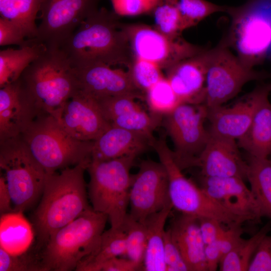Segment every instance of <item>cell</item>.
<instances>
[{"mask_svg": "<svg viewBox=\"0 0 271 271\" xmlns=\"http://www.w3.org/2000/svg\"><path fill=\"white\" fill-rule=\"evenodd\" d=\"M90 163L47 174L41 201L32 217L36 239L34 253L39 252L57 230L91 207L84 176Z\"/></svg>", "mask_w": 271, "mask_h": 271, "instance_id": "cell-1", "label": "cell"}, {"mask_svg": "<svg viewBox=\"0 0 271 271\" xmlns=\"http://www.w3.org/2000/svg\"><path fill=\"white\" fill-rule=\"evenodd\" d=\"M114 12L102 8L86 19L61 49L73 67L92 62L128 67L133 58L123 26Z\"/></svg>", "mask_w": 271, "mask_h": 271, "instance_id": "cell-2", "label": "cell"}, {"mask_svg": "<svg viewBox=\"0 0 271 271\" xmlns=\"http://www.w3.org/2000/svg\"><path fill=\"white\" fill-rule=\"evenodd\" d=\"M39 115L56 118L65 102L78 90L71 61L61 49H46L19 78Z\"/></svg>", "mask_w": 271, "mask_h": 271, "instance_id": "cell-3", "label": "cell"}, {"mask_svg": "<svg viewBox=\"0 0 271 271\" xmlns=\"http://www.w3.org/2000/svg\"><path fill=\"white\" fill-rule=\"evenodd\" d=\"M108 216L91 206L57 230L37 253L39 271H71L97 248Z\"/></svg>", "mask_w": 271, "mask_h": 271, "instance_id": "cell-4", "label": "cell"}, {"mask_svg": "<svg viewBox=\"0 0 271 271\" xmlns=\"http://www.w3.org/2000/svg\"><path fill=\"white\" fill-rule=\"evenodd\" d=\"M20 137L47 174L91 161L93 142L75 139L50 115L37 116Z\"/></svg>", "mask_w": 271, "mask_h": 271, "instance_id": "cell-5", "label": "cell"}, {"mask_svg": "<svg viewBox=\"0 0 271 271\" xmlns=\"http://www.w3.org/2000/svg\"><path fill=\"white\" fill-rule=\"evenodd\" d=\"M152 146L166 170L170 198L173 208L198 218L215 219L228 227L242 225L246 222H254L251 217L223 206L186 178L175 161L165 136L155 140Z\"/></svg>", "mask_w": 271, "mask_h": 271, "instance_id": "cell-6", "label": "cell"}, {"mask_svg": "<svg viewBox=\"0 0 271 271\" xmlns=\"http://www.w3.org/2000/svg\"><path fill=\"white\" fill-rule=\"evenodd\" d=\"M137 156L130 155L106 161L91 160L87 167L91 206L108 216L111 227H121L128 213L132 179L130 171Z\"/></svg>", "mask_w": 271, "mask_h": 271, "instance_id": "cell-7", "label": "cell"}, {"mask_svg": "<svg viewBox=\"0 0 271 271\" xmlns=\"http://www.w3.org/2000/svg\"><path fill=\"white\" fill-rule=\"evenodd\" d=\"M270 8L271 0H247L239 7H228L231 24L224 41L247 67L261 64L271 45Z\"/></svg>", "mask_w": 271, "mask_h": 271, "instance_id": "cell-8", "label": "cell"}, {"mask_svg": "<svg viewBox=\"0 0 271 271\" xmlns=\"http://www.w3.org/2000/svg\"><path fill=\"white\" fill-rule=\"evenodd\" d=\"M0 169L14 211L24 212L42 196L47 173L20 137L0 142Z\"/></svg>", "mask_w": 271, "mask_h": 271, "instance_id": "cell-9", "label": "cell"}, {"mask_svg": "<svg viewBox=\"0 0 271 271\" xmlns=\"http://www.w3.org/2000/svg\"><path fill=\"white\" fill-rule=\"evenodd\" d=\"M244 65L223 41L209 49L205 94L207 110L222 105L237 95L247 83L266 77Z\"/></svg>", "mask_w": 271, "mask_h": 271, "instance_id": "cell-10", "label": "cell"}, {"mask_svg": "<svg viewBox=\"0 0 271 271\" xmlns=\"http://www.w3.org/2000/svg\"><path fill=\"white\" fill-rule=\"evenodd\" d=\"M208 110L203 104L181 103L164 117V125L173 143L175 161L183 170L196 166L210 138L204 121Z\"/></svg>", "mask_w": 271, "mask_h": 271, "instance_id": "cell-11", "label": "cell"}, {"mask_svg": "<svg viewBox=\"0 0 271 271\" xmlns=\"http://www.w3.org/2000/svg\"><path fill=\"white\" fill-rule=\"evenodd\" d=\"M100 0H42L34 43L60 49L80 25L96 12Z\"/></svg>", "mask_w": 271, "mask_h": 271, "instance_id": "cell-12", "label": "cell"}, {"mask_svg": "<svg viewBox=\"0 0 271 271\" xmlns=\"http://www.w3.org/2000/svg\"><path fill=\"white\" fill-rule=\"evenodd\" d=\"M123 28L133 58L154 63L162 69L166 70L205 49L181 36L172 38L146 25L130 24Z\"/></svg>", "mask_w": 271, "mask_h": 271, "instance_id": "cell-13", "label": "cell"}, {"mask_svg": "<svg viewBox=\"0 0 271 271\" xmlns=\"http://www.w3.org/2000/svg\"><path fill=\"white\" fill-rule=\"evenodd\" d=\"M170 203L168 177L165 167L160 162L143 161L137 173L132 175L129 215L144 223L150 215Z\"/></svg>", "mask_w": 271, "mask_h": 271, "instance_id": "cell-14", "label": "cell"}, {"mask_svg": "<svg viewBox=\"0 0 271 271\" xmlns=\"http://www.w3.org/2000/svg\"><path fill=\"white\" fill-rule=\"evenodd\" d=\"M270 92L271 84L260 85L231 106L222 105L207 110V119L211 125L209 132L238 140L245 133L258 105Z\"/></svg>", "mask_w": 271, "mask_h": 271, "instance_id": "cell-15", "label": "cell"}, {"mask_svg": "<svg viewBox=\"0 0 271 271\" xmlns=\"http://www.w3.org/2000/svg\"><path fill=\"white\" fill-rule=\"evenodd\" d=\"M55 118L69 134L84 142L94 141L111 126L96 100L80 90L65 102Z\"/></svg>", "mask_w": 271, "mask_h": 271, "instance_id": "cell-16", "label": "cell"}, {"mask_svg": "<svg viewBox=\"0 0 271 271\" xmlns=\"http://www.w3.org/2000/svg\"><path fill=\"white\" fill-rule=\"evenodd\" d=\"M73 67L79 90L94 99L120 95L142 97L128 71L101 62Z\"/></svg>", "mask_w": 271, "mask_h": 271, "instance_id": "cell-17", "label": "cell"}, {"mask_svg": "<svg viewBox=\"0 0 271 271\" xmlns=\"http://www.w3.org/2000/svg\"><path fill=\"white\" fill-rule=\"evenodd\" d=\"M210 134L197 162L201 176L247 179L248 163L242 158L236 141Z\"/></svg>", "mask_w": 271, "mask_h": 271, "instance_id": "cell-18", "label": "cell"}, {"mask_svg": "<svg viewBox=\"0 0 271 271\" xmlns=\"http://www.w3.org/2000/svg\"><path fill=\"white\" fill-rule=\"evenodd\" d=\"M39 115L18 79L0 89V142L19 137Z\"/></svg>", "mask_w": 271, "mask_h": 271, "instance_id": "cell-19", "label": "cell"}, {"mask_svg": "<svg viewBox=\"0 0 271 271\" xmlns=\"http://www.w3.org/2000/svg\"><path fill=\"white\" fill-rule=\"evenodd\" d=\"M209 49L183 59L166 69V78L181 103L203 104Z\"/></svg>", "mask_w": 271, "mask_h": 271, "instance_id": "cell-20", "label": "cell"}, {"mask_svg": "<svg viewBox=\"0 0 271 271\" xmlns=\"http://www.w3.org/2000/svg\"><path fill=\"white\" fill-rule=\"evenodd\" d=\"M201 188L226 208L249 216L255 222L262 217L259 206L244 180L236 177H202Z\"/></svg>", "mask_w": 271, "mask_h": 271, "instance_id": "cell-21", "label": "cell"}, {"mask_svg": "<svg viewBox=\"0 0 271 271\" xmlns=\"http://www.w3.org/2000/svg\"><path fill=\"white\" fill-rule=\"evenodd\" d=\"M153 136L111 126L93 141L91 160L106 161L123 156H138L151 146Z\"/></svg>", "mask_w": 271, "mask_h": 271, "instance_id": "cell-22", "label": "cell"}, {"mask_svg": "<svg viewBox=\"0 0 271 271\" xmlns=\"http://www.w3.org/2000/svg\"><path fill=\"white\" fill-rule=\"evenodd\" d=\"M168 228L189 271H208L198 218L180 213L172 220Z\"/></svg>", "mask_w": 271, "mask_h": 271, "instance_id": "cell-23", "label": "cell"}, {"mask_svg": "<svg viewBox=\"0 0 271 271\" xmlns=\"http://www.w3.org/2000/svg\"><path fill=\"white\" fill-rule=\"evenodd\" d=\"M237 145L249 156L264 159L271 156V102L265 97L257 108L245 133Z\"/></svg>", "mask_w": 271, "mask_h": 271, "instance_id": "cell-24", "label": "cell"}, {"mask_svg": "<svg viewBox=\"0 0 271 271\" xmlns=\"http://www.w3.org/2000/svg\"><path fill=\"white\" fill-rule=\"evenodd\" d=\"M35 232L23 212L13 211L1 215L0 247L10 254L26 253L33 244Z\"/></svg>", "mask_w": 271, "mask_h": 271, "instance_id": "cell-25", "label": "cell"}, {"mask_svg": "<svg viewBox=\"0 0 271 271\" xmlns=\"http://www.w3.org/2000/svg\"><path fill=\"white\" fill-rule=\"evenodd\" d=\"M173 208L171 203L161 210L150 215L145 220L147 232V244L143 270L166 271L164 256L165 226Z\"/></svg>", "mask_w": 271, "mask_h": 271, "instance_id": "cell-26", "label": "cell"}, {"mask_svg": "<svg viewBox=\"0 0 271 271\" xmlns=\"http://www.w3.org/2000/svg\"><path fill=\"white\" fill-rule=\"evenodd\" d=\"M41 43L20 47L8 48L0 51V88L17 81L24 70L46 50Z\"/></svg>", "mask_w": 271, "mask_h": 271, "instance_id": "cell-27", "label": "cell"}, {"mask_svg": "<svg viewBox=\"0 0 271 271\" xmlns=\"http://www.w3.org/2000/svg\"><path fill=\"white\" fill-rule=\"evenodd\" d=\"M126 255L125 233L122 227L104 231L97 248L78 265L76 271H100L107 260Z\"/></svg>", "mask_w": 271, "mask_h": 271, "instance_id": "cell-28", "label": "cell"}, {"mask_svg": "<svg viewBox=\"0 0 271 271\" xmlns=\"http://www.w3.org/2000/svg\"><path fill=\"white\" fill-rule=\"evenodd\" d=\"M247 180L261 215L271 220V160L249 156Z\"/></svg>", "mask_w": 271, "mask_h": 271, "instance_id": "cell-29", "label": "cell"}, {"mask_svg": "<svg viewBox=\"0 0 271 271\" xmlns=\"http://www.w3.org/2000/svg\"><path fill=\"white\" fill-rule=\"evenodd\" d=\"M271 230L268 222L247 239L242 240L221 258L219 263L221 271H246L260 243Z\"/></svg>", "mask_w": 271, "mask_h": 271, "instance_id": "cell-30", "label": "cell"}, {"mask_svg": "<svg viewBox=\"0 0 271 271\" xmlns=\"http://www.w3.org/2000/svg\"><path fill=\"white\" fill-rule=\"evenodd\" d=\"M152 13L155 28L172 38L181 36L187 29L179 8L178 0H159Z\"/></svg>", "mask_w": 271, "mask_h": 271, "instance_id": "cell-31", "label": "cell"}, {"mask_svg": "<svg viewBox=\"0 0 271 271\" xmlns=\"http://www.w3.org/2000/svg\"><path fill=\"white\" fill-rule=\"evenodd\" d=\"M125 233L127 258L142 267L145 258L147 232L145 224L126 215L121 226Z\"/></svg>", "mask_w": 271, "mask_h": 271, "instance_id": "cell-32", "label": "cell"}, {"mask_svg": "<svg viewBox=\"0 0 271 271\" xmlns=\"http://www.w3.org/2000/svg\"><path fill=\"white\" fill-rule=\"evenodd\" d=\"M146 93L151 113L162 117L181 103L165 77L149 88Z\"/></svg>", "mask_w": 271, "mask_h": 271, "instance_id": "cell-33", "label": "cell"}, {"mask_svg": "<svg viewBox=\"0 0 271 271\" xmlns=\"http://www.w3.org/2000/svg\"><path fill=\"white\" fill-rule=\"evenodd\" d=\"M178 3L187 29L195 26L212 14L226 13L228 8L206 0H178Z\"/></svg>", "mask_w": 271, "mask_h": 271, "instance_id": "cell-34", "label": "cell"}, {"mask_svg": "<svg viewBox=\"0 0 271 271\" xmlns=\"http://www.w3.org/2000/svg\"><path fill=\"white\" fill-rule=\"evenodd\" d=\"M136 97L120 95L95 99L105 119L109 123L114 118L124 115L142 107Z\"/></svg>", "mask_w": 271, "mask_h": 271, "instance_id": "cell-35", "label": "cell"}, {"mask_svg": "<svg viewBox=\"0 0 271 271\" xmlns=\"http://www.w3.org/2000/svg\"><path fill=\"white\" fill-rule=\"evenodd\" d=\"M161 70L162 69L154 63L133 58L128 71L138 89L146 92L164 77Z\"/></svg>", "mask_w": 271, "mask_h": 271, "instance_id": "cell-36", "label": "cell"}, {"mask_svg": "<svg viewBox=\"0 0 271 271\" xmlns=\"http://www.w3.org/2000/svg\"><path fill=\"white\" fill-rule=\"evenodd\" d=\"M18 13L28 39H34L37 33V15L42 0H16Z\"/></svg>", "mask_w": 271, "mask_h": 271, "instance_id": "cell-37", "label": "cell"}, {"mask_svg": "<svg viewBox=\"0 0 271 271\" xmlns=\"http://www.w3.org/2000/svg\"><path fill=\"white\" fill-rule=\"evenodd\" d=\"M0 271H39L35 254H10L0 247Z\"/></svg>", "mask_w": 271, "mask_h": 271, "instance_id": "cell-38", "label": "cell"}, {"mask_svg": "<svg viewBox=\"0 0 271 271\" xmlns=\"http://www.w3.org/2000/svg\"><path fill=\"white\" fill-rule=\"evenodd\" d=\"M113 12L120 16H137L152 13L159 0H111Z\"/></svg>", "mask_w": 271, "mask_h": 271, "instance_id": "cell-39", "label": "cell"}, {"mask_svg": "<svg viewBox=\"0 0 271 271\" xmlns=\"http://www.w3.org/2000/svg\"><path fill=\"white\" fill-rule=\"evenodd\" d=\"M26 34L23 29L13 22L0 18V45H17L20 47L33 44L30 39L25 40Z\"/></svg>", "mask_w": 271, "mask_h": 271, "instance_id": "cell-40", "label": "cell"}, {"mask_svg": "<svg viewBox=\"0 0 271 271\" xmlns=\"http://www.w3.org/2000/svg\"><path fill=\"white\" fill-rule=\"evenodd\" d=\"M164 256L166 271H189L169 228L164 233Z\"/></svg>", "mask_w": 271, "mask_h": 271, "instance_id": "cell-41", "label": "cell"}, {"mask_svg": "<svg viewBox=\"0 0 271 271\" xmlns=\"http://www.w3.org/2000/svg\"><path fill=\"white\" fill-rule=\"evenodd\" d=\"M248 271H271V235L260 243L250 263Z\"/></svg>", "mask_w": 271, "mask_h": 271, "instance_id": "cell-42", "label": "cell"}, {"mask_svg": "<svg viewBox=\"0 0 271 271\" xmlns=\"http://www.w3.org/2000/svg\"><path fill=\"white\" fill-rule=\"evenodd\" d=\"M242 225L228 227L227 229H223L219 238L222 257L235 247L243 239V233Z\"/></svg>", "mask_w": 271, "mask_h": 271, "instance_id": "cell-43", "label": "cell"}, {"mask_svg": "<svg viewBox=\"0 0 271 271\" xmlns=\"http://www.w3.org/2000/svg\"><path fill=\"white\" fill-rule=\"evenodd\" d=\"M200 231L205 246L216 241L224 228L218 221L208 218H198Z\"/></svg>", "mask_w": 271, "mask_h": 271, "instance_id": "cell-44", "label": "cell"}, {"mask_svg": "<svg viewBox=\"0 0 271 271\" xmlns=\"http://www.w3.org/2000/svg\"><path fill=\"white\" fill-rule=\"evenodd\" d=\"M143 270L142 266L130 259L119 256L112 258L102 264L100 271Z\"/></svg>", "mask_w": 271, "mask_h": 271, "instance_id": "cell-45", "label": "cell"}, {"mask_svg": "<svg viewBox=\"0 0 271 271\" xmlns=\"http://www.w3.org/2000/svg\"><path fill=\"white\" fill-rule=\"evenodd\" d=\"M205 255L208 270H216L222 257L218 239L205 246Z\"/></svg>", "mask_w": 271, "mask_h": 271, "instance_id": "cell-46", "label": "cell"}, {"mask_svg": "<svg viewBox=\"0 0 271 271\" xmlns=\"http://www.w3.org/2000/svg\"><path fill=\"white\" fill-rule=\"evenodd\" d=\"M0 14L1 17L13 22L23 29L17 11L16 0H0Z\"/></svg>", "mask_w": 271, "mask_h": 271, "instance_id": "cell-47", "label": "cell"}, {"mask_svg": "<svg viewBox=\"0 0 271 271\" xmlns=\"http://www.w3.org/2000/svg\"><path fill=\"white\" fill-rule=\"evenodd\" d=\"M14 211L11 194L4 176L0 175V213L1 215Z\"/></svg>", "mask_w": 271, "mask_h": 271, "instance_id": "cell-48", "label": "cell"}, {"mask_svg": "<svg viewBox=\"0 0 271 271\" xmlns=\"http://www.w3.org/2000/svg\"><path fill=\"white\" fill-rule=\"evenodd\" d=\"M268 158L271 160V156Z\"/></svg>", "mask_w": 271, "mask_h": 271, "instance_id": "cell-49", "label": "cell"}]
</instances>
